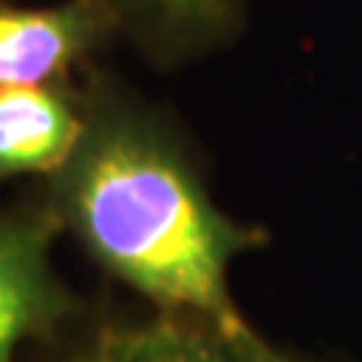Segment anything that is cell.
I'll return each mask as SVG.
<instances>
[{
    "mask_svg": "<svg viewBox=\"0 0 362 362\" xmlns=\"http://www.w3.org/2000/svg\"><path fill=\"white\" fill-rule=\"evenodd\" d=\"M82 133L37 194L66 235L157 314L251 332L230 269L269 242L218 206L185 127L106 70L82 76Z\"/></svg>",
    "mask_w": 362,
    "mask_h": 362,
    "instance_id": "1",
    "label": "cell"
},
{
    "mask_svg": "<svg viewBox=\"0 0 362 362\" xmlns=\"http://www.w3.org/2000/svg\"><path fill=\"white\" fill-rule=\"evenodd\" d=\"M82 78L0 90V181L58 169L82 133Z\"/></svg>",
    "mask_w": 362,
    "mask_h": 362,
    "instance_id": "6",
    "label": "cell"
},
{
    "mask_svg": "<svg viewBox=\"0 0 362 362\" xmlns=\"http://www.w3.org/2000/svg\"><path fill=\"white\" fill-rule=\"evenodd\" d=\"M54 362H311L269 344L257 329L223 332L194 317L157 314L106 323Z\"/></svg>",
    "mask_w": 362,
    "mask_h": 362,
    "instance_id": "4",
    "label": "cell"
},
{
    "mask_svg": "<svg viewBox=\"0 0 362 362\" xmlns=\"http://www.w3.org/2000/svg\"><path fill=\"white\" fill-rule=\"evenodd\" d=\"M118 40L157 70H178L221 52L242 33L251 0H97Z\"/></svg>",
    "mask_w": 362,
    "mask_h": 362,
    "instance_id": "5",
    "label": "cell"
},
{
    "mask_svg": "<svg viewBox=\"0 0 362 362\" xmlns=\"http://www.w3.org/2000/svg\"><path fill=\"white\" fill-rule=\"evenodd\" d=\"M61 235L40 194L0 209V362H16L28 341L54 338L78 314L76 293L54 269Z\"/></svg>",
    "mask_w": 362,
    "mask_h": 362,
    "instance_id": "2",
    "label": "cell"
},
{
    "mask_svg": "<svg viewBox=\"0 0 362 362\" xmlns=\"http://www.w3.org/2000/svg\"><path fill=\"white\" fill-rule=\"evenodd\" d=\"M115 40V21L97 0H0V90L70 82Z\"/></svg>",
    "mask_w": 362,
    "mask_h": 362,
    "instance_id": "3",
    "label": "cell"
}]
</instances>
